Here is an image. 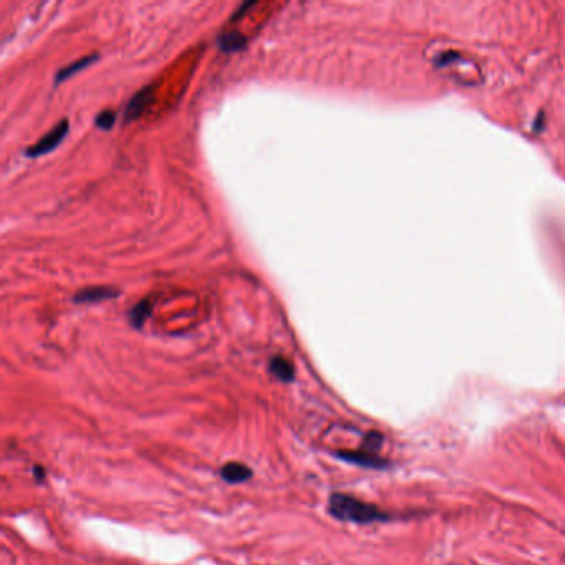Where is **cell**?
<instances>
[{
  "mask_svg": "<svg viewBox=\"0 0 565 565\" xmlns=\"http://www.w3.org/2000/svg\"><path fill=\"white\" fill-rule=\"evenodd\" d=\"M328 514L343 523L355 524H371L389 519L387 512H383L380 507L341 493L332 494L328 499Z\"/></svg>",
  "mask_w": 565,
  "mask_h": 565,
  "instance_id": "obj_1",
  "label": "cell"
},
{
  "mask_svg": "<svg viewBox=\"0 0 565 565\" xmlns=\"http://www.w3.org/2000/svg\"><path fill=\"white\" fill-rule=\"evenodd\" d=\"M217 43H219V47H221L222 52L231 54V52L242 50V48L245 47V43H247V38H245L240 32H238V30H229V32H224L222 35H219Z\"/></svg>",
  "mask_w": 565,
  "mask_h": 565,
  "instance_id": "obj_9",
  "label": "cell"
},
{
  "mask_svg": "<svg viewBox=\"0 0 565 565\" xmlns=\"http://www.w3.org/2000/svg\"><path fill=\"white\" fill-rule=\"evenodd\" d=\"M151 312H153V302L150 299H143L130 310L128 314L130 323L134 328H141L144 325V322L151 317Z\"/></svg>",
  "mask_w": 565,
  "mask_h": 565,
  "instance_id": "obj_10",
  "label": "cell"
},
{
  "mask_svg": "<svg viewBox=\"0 0 565 565\" xmlns=\"http://www.w3.org/2000/svg\"><path fill=\"white\" fill-rule=\"evenodd\" d=\"M118 295H120V291H116V288L95 286L78 291L75 293V297H73V300H75L77 304H98V302L102 300L115 299Z\"/></svg>",
  "mask_w": 565,
  "mask_h": 565,
  "instance_id": "obj_4",
  "label": "cell"
},
{
  "mask_svg": "<svg viewBox=\"0 0 565 565\" xmlns=\"http://www.w3.org/2000/svg\"><path fill=\"white\" fill-rule=\"evenodd\" d=\"M254 476V472L247 464L239 463V461H231L226 463L224 466L221 467V477L229 484H240L249 481Z\"/></svg>",
  "mask_w": 565,
  "mask_h": 565,
  "instance_id": "obj_6",
  "label": "cell"
},
{
  "mask_svg": "<svg viewBox=\"0 0 565 565\" xmlns=\"http://www.w3.org/2000/svg\"><path fill=\"white\" fill-rule=\"evenodd\" d=\"M33 477H35V481H37L38 484H42L43 481H45V470H43V466H38V464H35L33 466Z\"/></svg>",
  "mask_w": 565,
  "mask_h": 565,
  "instance_id": "obj_14",
  "label": "cell"
},
{
  "mask_svg": "<svg viewBox=\"0 0 565 565\" xmlns=\"http://www.w3.org/2000/svg\"><path fill=\"white\" fill-rule=\"evenodd\" d=\"M95 123L100 130H105V131L111 130L113 125L116 123V113L113 111V109H103V111L96 116Z\"/></svg>",
  "mask_w": 565,
  "mask_h": 565,
  "instance_id": "obj_12",
  "label": "cell"
},
{
  "mask_svg": "<svg viewBox=\"0 0 565 565\" xmlns=\"http://www.w3.org/2000/svg\"><path fill=\"white\" fill-rule=\"evenodd\" d=\"M256 6H257L256 2H244L242 6H240V8H238V10L234 12V15L231 17V22H235V20L242 19V17L245 15V12H247V10H251V8H254V7H256Z\"/></svg>",
  "mask_w": 565,
  "mask_h": 565,
  "instance_id": "obj_13",
  "label": "cell"
},
{
  "mask_svg": "<svg viewBox=\"0 0 565 565\" xmlns=\"http://www.w3.org/2000/svg\"><path fill=\"white\" fill-rule=\"evenodd\" d=\"M335 456L341 459V461L355 464V466L370 467V470H383V467L388 466L387 459L380 458L378 454L368 453V451H365V449L339 451V453H335Z\"/></svg>",
  "mask_w": 565,
  "mask_h": 565,
  "instance_id": "obj_3",
  "label": "cell"
},
{
  "mask_svg": "<svg viewBox=\"0 0 565 565\" xmlns=\"http://www.w3.org/2000/svg\"><path fill=\"white\" fill-rule=\"evenodd\" d=\"M68 130H70L68 120L59 121L54 126V128L48 131L45 137L38 139V141L35 144H32V146L29 148L25 155H27L29 157H40L43 155H48V153L54 151L55 148L59 146L61 141H63L65 137H67Z\"/></svg>",
  "mask_w": 565,
  "mask_h": 565,
  "instance_id": "obj_2",
  "label": "cell"
},
{
  "mask_svg": "<svg viewBox=\"0 0 565 565\" xmlns=\"http://www.w3.org/2000/svg\"><path fill=\"white\" fill-rule=\"evenodd\" d=\"M269 371L282 383H291L295 378V368L287 358L280 357V355L269 362Z\"/></svg>",
  "mask_w": 565,
  "mask_h": 565,
  "instance_id": "obj_8",
  "label": "cell"
},
{
  "mask_svg": "<svg viewBox=\"0 0 565 565\" xmlns=\"http://www.w3.org/2000/svg\"><path fill=\"white\" fill-rule=\"evenodd\" d=\"M96 60H98V55H96V54L85 55V56H82V59H78V60L73 61V63L67 65V67L60 68L59 72H56V75H55V85H60L61 82L68 80L70 77L77 75V73H78V72H82V70L88 68L90 65H91V63H95Z\"/></svg>",
  "mask_w": 565,
  "mask_h": 565,
  "instance_id": "obj_7",
  "label": "cell"
},
{
  "mask_svg": "<svg viewBox=\"0 0 565 565\" xmlns=\"http://www.w3.org/2000/svg\"><path fill=\"white\" fill-rule=\"evenodd\" d=\"M382 443H383L382 433H378V431H370V433H366L365 440H363L362 449L368 451V453L376 454V453H378V449L382 448Z\"/></svg>",
  "mask_w": 565,
  "mask_h": 565,
  "instance_id": "obj_11",
  "label": "cell"
},
{
  "mask_svg": "<svg viewBox=\"0 0 565 565\" xmlns=\"http://www.w3.org/2000/svg\"><path fill=\"white\" fill-rule=\"evenodd\" d=\"M151 100H153V86H144V88L138 91V93H134L133 98L130 100L128 105H126L125 120L126 121L138 120V118L144 113V109L148 108V105L151 103Z\"/></svg>",
  "mask_w": 565,
  "mask_h": 565,
  "instance_id": "obj_5",
  "label": "cell"
}]
</instances>
